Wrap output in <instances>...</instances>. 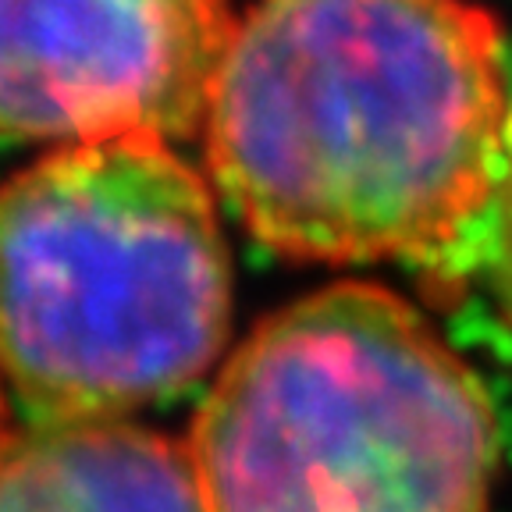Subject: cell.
Segmentation results:
<instances>
[{
  "label": "cell",
  "mask_w": 512,
  "mask_h": 512,
  "mask_svg": "<svg viewBox=\"0 0 512 512\" xmlns=\"http://www.w3.org/2000/svg\"><path fill=\"white\" fill-rule=\"evenodd\" d=\"M189 456L210 512H488L498 420L431 320L338 281L228 356Z\"/></svg>",
  "instance_id": "cell-3"
},
{
  "label": "cell",
  "mask_w": 512,
  "mask_h": 512,
  "mask_svg": "<svg viewBox=\"0 0 512 512\" xmlns=\"http://www.w3.org/2000/svg\"><path fill=\"white\" fill-rule=\"evenodd\" d=\"M505 125L477 0H249L203 114L242 224L313 264L441 260L491 207Z\"/></svg>",
  "instance_id": "cell-1"
},
{
  "label": "cell",
  "mask_w": 512,
  "mask_h": 512,
  "mask_svg": "<svg viewBox=\"0 0 512 512\" xmlns=\"http://www.w3.org/2000/svg\"><path fill=\"white\" fill-rule=\"evenodd\" d=\"M495 207V246H491V281H495V299L502 310L505 328L512 331V111L505 125L502 164H498V182L491 192Z\"/></svg>",
  "instance_id": "cell-6"
},
{
  "label": "cell",
  "mask_w": 512,
  "mask_h": 512,
  "mask_svg": "<svg viewBox=\"0 0 512 512\" xmlns=\"http://www.w3.org/2000/svg\"><path fill=\"white\" fill-rule=\"evenodd\" d=\"M232 25L228 0H0V143L196 136Z\"/></svg>",
  "instance_id": "cell-4"
},
{
  "label": "cell",
  "mask_w": 512,
  "mask_h": 512,
  "mask_svg": "<svg viewBox=\"0 0 512 512\" xmlns=\"http://www.w3.org/2000/svg\"><path fill=\"white\" fill-rule=\"evenodd\" d=\"M0 512H210V505L189 445L128 420H79L4 434Z\"/></svg>",
  "instance_id": "cell-5"
},
{
  "label": "cell",
  "mask_w": 512,
  "mask_h": 512,
  "mask_svg": "<svg viewBox=\"0 0 512 512\" xmlns=\"http://www.w3.org/2000/svg\"><path fill=\"white\" fill-rule=\"evenodd\" d=\"M4 384H0V441H4V434H8V399H4Z\"/></svg>",
  "instance_id": "cell-7"
},
{
  "label": "cell",
  "mask_w": 512,
  "mask_h": 512,
  "mask_svg": "<svg viewBox=\"0 0 512 512\" xmlns=\"http://www.w3.org/2000/svg\"><path fill=\"white\" fill-rule=\"evenodd\" d=\"M228 324L214 192L168 143L57 146L0 185V384L32 424L182 392Z\"/></svg>",
  "instance_id": "cell-2"
}]
</instances>
